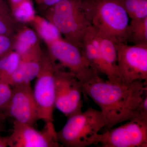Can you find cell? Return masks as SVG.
I'll return each instance as SVG.
<instances>
[{
  "mask_svg": "<svg viewBox=\"0 0 147 147\" xmlns=\"http://www.w3.org/2000/svg\"><path fill=\"white\" fill-rule=\"evenodd\" d=\"M11 4V7H13L14 6L17 5L19 3L22 2L25 0H9Z\"/></svg>",
  "mask_w": 147,
  "mask_h": 147,
  "instance_id": "83f0119b",
  "label": "cell"
},
{
  "mask_svg": "<svg viewBox=\"0 0 147 147\" xmlns=\"http://www.w3.org/2000/svg\"><path fill=\"white\" fill-rule=\"evenodd\" d=\"M97 31L102 62L105 68V75L110 82H122L118 72L115 41L110 37Z\"/></svg>",
  "mask_w": 147,
  "mask_h": 147,
  "instance_id": "4fadbf2b",
  "label": "cell"
},
{
  "mask_svg": "<svg viewBox=\"0 0 147 147\" xmlns=\"http://www.w3.org/2000/svg\"><path fill=\"white\" fill-rule=\"evenodd\" d=\"M55 79V108L67 118L82 112L84 103L81 82L73 74L56 63Z\"/></svg>",
  "mask_w": 147,
  "mask_h": 147,
  "instance_id": "5b68a950",
  "label": "cell"
},
{
  "mask_svg": "<svg viewBox=\"0 0 147 147\" xmlns=\"http://www.w3.org/2000/svg\"><path fill=\"white\" fill-rule=\"evenodd\" d=\"M47 18L64 39L80 48L84 36L92 26L86 0H62L50 7Z\"/></svg>",
  "mask_w": 147,
  "mask_h": 147,
  "instance_id": "7a4b0ae2",
  "label": "cell"
},
{
  "mask_svg": "<svg viewBox=\"0 0 147 147\" xmlns=\"http://www.w3.org/2000/svg\"><path fill=\"white\" fill-rule=\"evenodd\" d=\"M60 130L57 131L63 147H86L97 145L99 132L105 127L102 113L92 107L67 118Z\"/></svg>",
  "mask_w": 147,
  "mask_h": 147,
  "instance_id": "3957f363",
  "label": "cell"
},
{
  "mask_svg": "<svg viewBox=\"0 0 147 147\" xmlns=\"http://www.w3.org/2000/svg\"><path fill=\"white\" fill-rule=\"evenodd\" d=\"M55 67V63L49 55H43L41 68L33 91L38 120H42L45 123H54Z\"/></svg>",
  "mask_w": 147,
  "mask_h": 147,
  "instance_id": "8992f818",
  "label": "cell"
},
{
  "mask_svg": "<svg viewBox=\"0 0 147 147\" xmlns=\"http://www.w3.org/2000/svg\"><path fill=\"white\" fill-rule=\"evenodd\" d=\"M32 22L34 24L38 33L47 45L62 38L59 31L49 20L36 16Z\"/></svg>",
  "mask_w": 147,
  "mask_h": 147,
  "instance_id": "2e32d148",
  "label": "cell"
},
{
  "mask_svg": "<svg viewBox=\"0 0 147 147\" xmlns=\"http://www.w3.org/2000/svg\"><path fill=\"white\" fill-rule=\"evenodd\" d=\"M12 15L17 21L32 22L35 17L34 8L30 0H25L12 7Z\"/></svg>",
  "mask_w": 147,
  "mask_h": 147,
  "instance_id": "ffe728a7",
  "label": "cell"
},
{
  "mask_svg": "<svg viewBox=\"0 0 147 147\" xmlns=\"http://www.w3.org/2000/svg\"><path fill=\"white\" fill-rule=\"evenodd\" d=\"M62 0H41L40 2L48 7H52Z\"/></svg>",
  "mask_w": 147,
  "mask_h": 147,
  "instance_id": "484cf974",
  "label": "cell"
},
{
  "mask_svg": "<svg viewBox=\"0 0 147 147\" xmlns=\"http://www.w3.org/2000/svg\"><path fill=\"white\" fill-rule=\"evenodd\" d=\"M10 147H62L57 138L54 123H45L38 130L28 124L13 121V131L7 137Z\"/></svg>",
  "mask_w": 147,
  "mask_h": 147,
  "instance_id": "30bf717a",
  "label": "cell"
},
{
  "mask_svg": "<svg viewBox=\"0 0 147 147\" xmlns=\"http://www.w3.org/2000/svg\"><path fill=\"white\" fill-rule=\"evenodd\" d=\"M127 42L134 45H147V17L131 19L129 26Z\"/></svg>",
  "mask_w": 147,
  "mask_h": 147,
  "instance_id": "e0dca14e",
  "label": "cell"
},
{
  "mask_svg": "<svg viewBox=\"0 0 147 147\" xmlns=\"http://www.w3.org/2000/svg\"><path fill=\"white\" fill-rule=\"evenodd\" d=\"M92 26L115 41L127 43L129 17L119 0H86Z\"/></svg>",
  "mask_w": 147,
  "mask_h": 147,
  "instance_id": "277c9868",
  "label": "cell"
},
{
  "mask_svg": "<svg viewBox=\"0 0 147 147\" xmlns=\"http://www.w3.org/2000/svg\"><path fill=\"white\" fill-rule=\"evenodd\" d=\"M37 1H38L40 2V1H41V0H37Z\"/></svg>",
  "mask_w": 147,
  "mask_h": 147,
  "instance_id": "f1b7e54d",
  "label": "cell"
},
{
  "mask_svg": "<svg viewBox=\"0 0 147 147\" xmlns=\"http://www.w3.org/2000/svg\"><path fill=\"white\" fill-rule=\"evenodd\" d=\"M118 72L122 82L147 81V45L116 41Z\"/></svg>",
  "mask_w": 147,
  "mask_h": 147,
  "instance_id": "ba28073f",
  "label": "cell"
},
{
  "mask_svg": "<svg viewBox=\"0 0 147 147\" xmlns=\"http://www.w3.org/2000/svg\"><path fill=\"white\" fill-rule=\"evenodd\" d=\"M21 56L13 50L0 59V79L7 82L17 68Z\"/></svg>",
  "mask_w": 147,
  "mask_h": 147,
  "instance_id": "ac0fdd59",
  "label": "cell"
},
{
  "mask_svg": "<svg viewBox=\"0 0 147 147\" xmlns=\"http://www.w3.org/2000/svg\"><path fill=\"white\" fill-rule=\"evenodd\" d=\"M138 111L142 119L147 120V92L139 103Z\"/></svg>",
  "mask_w": 147,
  "mask_h": 147,
  "instance_id": "cb8c5ba5",
  "label": "cell"
},
{
  "mask_svg": "<svg viewBox=\"0 0 147 147\" xmlns=\"http://www.w3.org/2000/svg\"><path fill=\"white\" fill-rule=\"evenodd\" d=\"M0 12L11 14L10 9L4 0H0Z\"/></svg>",
  "mask_w": 147,
  "mask_h": 147,
  "instance_id": "d4e9b609",
  "label": "cell"
},
{
  "mask_svg": "<svg viewBox=\"0 0 147 147\" xmlns=\"http://www.w3.org/2000/svg\"><path fill=\"white\" fill-rule=\"evenodd\" d=\"M38 45L36 34L29 28L21 29L14 37V50L21 56Z\"/></svg>",
  "mask_w": 147,
  "mask_h": 147,
  "instance_id": "9a60e30c",
  "label": "cell"
},
{
  "mask_svg": "<svg viewBox=\"0 0 147 147\" xmlns=\"http://www.w3.org/2000/svg\"><path fill=\"white\" fill-rule=\"evenodd\" d=\"M13 36L0 35V59L14 50Z\"/></svg>",
  "mask_w": 147,
  "mask_h": 147,
  "instance_id": "603a6c76",
  "label": "cell"
},
{
  "mask_svg": "<svg viewBox=\"0 0 147 147\" xmlns=\"http://www.w3.org/2000/svg\"><path fill=\"white\" fill-rule=\"evenodd\" d=\"M12 87L7 82L0 79V110H4L11 98Z\"/></svg>",
  "mask_w": 147,
  "mask_h": 147,
  "instance_id": "7402d4cb",
  "label": "cell"
},
{
  "mask_svg": "<svg viewBox=\"0 0 147 147\" xmlns=\"http://www.w3.org/2000/svg\"><path fill=\"white\" fill-rule=\"evenodd\" d=\"M8 146L7 137H0V147H6Z\"/></svg>",
  "mask_w": 147,
  "mask_h": 147,
  "instance_id": "4316f807",
  "label": "cell"
},
{
  "mask_svg": "<svg viewBox=\"0 0 147 147\" xmlns=\"http://www.w3.org/2000/svg\"><path fill=\"white\" fill-rule=\"evenodd\" d=\"M16 27L11 14L0 12V35L13 36Z\"/></svg>",
  "mask_w": 147,
  "mask_h": 147,
  "instance_id": "44dd1931",
  "label": "cell"
},
{
  "mask_svg": "<svg viewBox=\"0 0 147 147\" xmlns=\"http://www.w3.org/2000/svg\"><path fill=\"white\" fill-rule=\"evenodd\" d=\"M99 134L97 144L103 147H147V120L135 119Z\"/></svg>",
  "mask_w": 147,
  "mask_h": 147,
  "instance_id": "9c48e42d",
  "label": "cell"
},
{
  "mask_svg": "<svg viewBox=\"0 0 147 147\" xmlns=\"http://www.w3.org/2000/svg\"><path fill=\"white\" fill-rule=\"evenodd\" d=\"M82 86L84 97L89 96L100 108L108 129L126 121L143 119L138 108L147 92V81L114 82L96 74Z\"/></svg>",
  "mask_w": 147,
  "mask_h": 147,
  "instance_id": "6da1fadb",
  "label": "cell"
},
{
  "mask_svg": "<svg viewBox=\"0 0 147 147\" xmlns=\"http://www.w3.org/2000/svg\"><path fill=\"white\" fill-rule=\"evenodd\" d=\"M43 55L38 45L21 56L19 65L9 80L8 84L13 87L31 83L40 70Z\"/></svg>",
  "mask_w": 147,
  "mask_h": 147,
  "instance_id": "7c38bea8",
  "label": "cell"
},
{
  "mask_svg": "<svg viewBox=\"0 0 147 147\" xmlns=\"http://www.w3.org/2000/svg\"><path fill=\"white\" fill-rule=\"evenodd\" d=\"M131 19L147 17V0H119Z\"/></svg>",
  "mask_w": 147,
  "mask_h": 147,
  "instance_id": "d6986e66",
  "label": "cell"
},
{
  "mask_svg": "<svg viewBox=\"0 0 147 147\" xmlns=\"http://www.w3.org/2000/svg\"><path fill=\"white\" fill-rule=\"evenodd\" d=\"M4 111L14 121L34 126L39 120L31 83L12 87L10 101Z\"/></svg>",
  "mask_w": 147,
  "mask_h": 147,
  "instance_id": "8fae6325",
  "label": "cell"
},
{
  "mask_svg": "<svg viewBox=\"0 0 147 147\" xmlns=\"http://www.w3.org/2000/svg\"><path fill=\"white\" fill-rule=\"evenodd\" d=\"M47 45L51 59L73 74L82 84L99 74L90 65L80 47L62 38Z\"/></svg>",
  "mask_w": 147,
  "mask_h": 147,
  "instance_id": "52a82bcc",
  "label": "cell"
},
{
  "mask_svg": "<svg viewBox=\"0 0 147 147\" xmlns=\"http://www.w3.org/2000/svg\"><path fill=\"white\" fill-rule=\"evenodd\" d=\"M80 48L93 69L98 74H105L98 33L92 26L84 36Z\"/></svg>",
  "mask_w": 147,
  "mask_h": 147,
  "instance_id": "5bb4252c",
  "label": "cell"
}]
</instances>
